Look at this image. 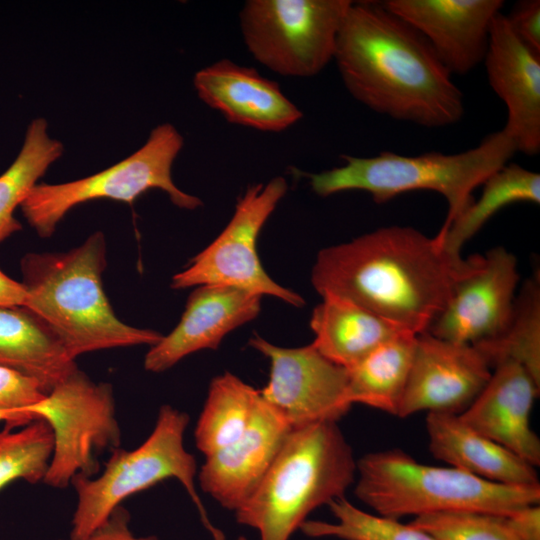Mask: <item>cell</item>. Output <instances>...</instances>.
Masks as SVG:
<instances>
[{"mask_svg": "<svg viewBox=\"0 0 540 540\" xmlns=\"http://www.w3.org/2000/svg\"><path fill=\"white\" fill-rule=\"evenodd\" d=\"M350 95L374 112L428 128L459 122L461 90L428 41L382 1H352L334 51Z\"/></svg>", "mask_w": 540, "mask_h": 540, "instance_id": "obj_1", "label": "cell"}, {"mask_svg": "<svg viewBox=\"0 0 540 540\" xmlns=\"http://www.w3.org/2000/svg\"><path fill=\"white\" fill-rule=\"evenodd\" d=\"M467 264L437 236L389 226L319 251L311 282L321 296L349 300L418 335L446 306Z\"/></svg>", "mask_w": 540, "mask_h": 540, "instance_id": "obj_2", "label": "cell"}, {"mask_svg": "<svg viewBox=\"0 0 540 540\" xmlns=\"http://www.w3.org/2000/svg\"><path fill=\"white\" fill-rule=\"evenodd\" d=\"M106 250L105 237L97 231L67 252L27 253L20 261L25 307L49 327L72 360L99 350L151 347L163 337L115 314L102 283Z\"/></svg>", "mask_w": 540, "mask_h": 540, "instance_id": "obj_3", "label": "cell"}, {"mask_svg": "<svg viewBox=\"0 0 540 540\" xmlns=\"http://www.w3.org/2000/svg\"><path fill=\"white\" fill-rule=\"evenodd\" d=\"M338 422L290 431L262 481L235 513L259 540H290L311 512L345 496L357 460Z\"/></svg>", "mask_w": 540, "mask_h": 540, "instance_id": "obj_4", "label": "cell"}, {"mask_svg": "<svg viewBox=\"0 0 540 540\" xmlns=\"http://www.w3.org/2000/svg\"><path fill=\"white\" fill-rule=\"evenodd\" d=\"M517 152L503 130L485 136L474 148L456 154L429 152L405 156L381 152L372 157L341 155L344 164L319 173L305 174L320 197L344 191L368 192L382 204L400 194L429 190L441 194L448 205L440 230H446L474 201V190L509 163Z\"/></svg>", "mask_w": 540, "mask_h": 540, "instance_id": "obj_5", "label": "cell"}, {"mask_svg": "<svg viewBox=\"0 0 540 540\" xmlns=\"http://www.w3.org/2000/svg\"><path fill=\"white\" fill-rule=\"evenodd\" d=\"M354 493L376 514L394 519L452 512L507 516L540 503V486L494 483L455 467L423 464L396 448L357 460Z\"/></svg>", "mask_w": 540, "mask_h": 540, "instance_id": "obj_6", "label": "cell"}, {"mask_svg": "<svg viewBox=\"0 0 540 540\" xmlns=\"http://www.w3.org/2000/svg\"><path fill=\"white\" fill-rule=\"evenodd\" d=\"M189 415L171 405H162L154 428L133 450L121 447L110 452L97 477L76 475L72 481L77 500L68 537L83 538L97 529L128 497L157 483L176 479L186 490L205 526L216 535L196 490L195 457L184 445Z\"/></svg>", "mask_w": 540, "mask_h": 540, "instance_id": "obj_7", "label": "cell"}, {"mask_svg": "<svg viewBox=\"0 0 540 540\" xmlns=\"http://www.w3.org/2000/svg\"><path fill=\"white\" fill-rule=\"evenodd\" d=\"M183 144L173 125L160 124L142 147L105 170L65 183H37L20 205L22 214L41 238H48L72 208L96 199L132 205L146 191L160 189L175 206L194 210L202 201L180 190L171 175Z\"/></svg>", "mask_w": 540, "mask_h": 540, "instance_id": "obj_8", "label": "cell"}, {"mask_svg": "<svg viewBox=\"0 0 540 540\" xmlns=\"http://www.w3.org/2000/svg\"><path fill=\"white\" fill-rule=\"evenodd\" d=\"M25 411L51 428L53 451L43 479L51 488L68 487L78 474L94 477L98 455L121 447L112 385L93 381L78 366Z\"/></svg>", "mask_w": 540, "mask_h": 540, "instance_id": "obj_9", "label": "cell"}, {"mask_svg": "<svg viewBox=\"0 0 540 540\" xmlns=\"http://www.w3.org/2000/svg\"><path fill=\"white\" fill-rule=\"evenodd\" d=\"M351 0H248L239 22L249 53L287 77H313L333 60Z\"/></svg>", "mask_w": 540, "mask_h": 540, "instance_id": "obj_10", "label": "cell"}, {"mask_svg": "<svg viewBox=\"0 0 540 540\" xmlns=\"http://www.w3.org/2000/svg\"><path fill=\"white\" fill-rule=\"evenodd\" d=\"M287 189L286 180L280 176L248 187L223 231L172 277L171 287L228 286L303 306L305 300L299 294L282 287L266 273L256 249L260 231Z\"/></svg>", "mask_w": 540, "mask_h": 540, "instance_id": "obj_11", "label": "cell"}, {"mask_svg": "<svg viewBox=\"0 0 540 540\" xmlns=\"http://www.w3.org/2000/svg\"><path fill=\"white\" fill-rule=\"evenodd\" d=\"M249 345L270 364L261 398L292 428L338 422L352 407L347 397L348 370L324 357L311 343L277 346L255 335Z\"/></svg>", "mask_w": 540, "mask_h": 540, "instance_id": "obj_12", "label": "cell"}, {"mask_svg": "<svg viewBox=\"0 0 540 540\" xmlns=\"http://www.w3.org/2000/svg\"><path fill=\"white\" fill-rule=\"evenodd\" d=\"M451 296L428 327L449 341L477 344L498 336L511 317L519 282L517 259L504 247L467 258Z\"/></svg>", "mask_w": 540, "mask_h": 540, "instance_id": "obj_13", "label": "cell"}, {"mask_svg": "<svg viewBox=\"0 0 540 540\" xmlns=\"http://www.w3.org/2000/svg\"><path fill=\"white\" fill-rule=\"evenodd\" d=\"M491 373L473 345L420 333L397 417L422 411L460 414L482 391Z\"/></svg>", "mask_w": 540, "mask_h": 540, "instance_id": "obj_14", "label": "cell"}, {"mask_svg": "<svg viewBox=\"0 0 540 540\" xmlns=\"http://www.w3.org/2000/svg\"><path fill=\"white\" fill-rule=\"evenodd\" d=\"M383 5L415 28L452 74L483 62L502 0H386Z\"/></svg>", "mask_w": 540, "mask_h": 540, "instance_id": "obj_15", "label": "cell"}, {"mask_svg": "<svg viewBox=\"0 0 540 540\" xmlns=\"http://www.w3.org/2000/svg\"><path fill=\"white\" fill-rule=\"evenodd\" d=\"M489 84L507 108L503 130L517 151L540 152V54L525 46L498 13L491 24L483 60Z\"/></svg>", "mask_w": 540, "mask_h": 540, "instance_id": "obj_16", "label": "cell"}, {"mask_svg": "<svg viewBox=\"0 0 540 540\" xmlns=\"http://www.w3.org/2000/svg\"><path fill=\"white\" fill-rule=\"evenodd\" d=\"M291 430L260 396L244 433L205 457L197 473L201 490L235 512L256 490Z\"/></svg>", "mask_w": 540, "mask_h": 540, "instance_id": "obj_17", "label": "cell"}, {"mask_svg": "<svg viewBox=\"0 0 540 540\" xmlns=\"http://www.w3.org/2000/svg\"><path fill=\"white\" fill-rule=\"evenodd\" d=\"M261 298L234 287L198 286L189 295L177 326L150 347L145 370L160 373L192 353L217 349L227 334L257 317Z\"/></svg>", "mask_w": 540, "mask_h": 540, "instance_id": "obj_18", "label": "cell"}, {"mask_svg": "<svg viewBox=\"0 0 540 540\" xmlns=\"http://www.w3.org/2000/svg\"><path fill=\"white\" fill-rule=\"evenodd\" d=\"M193 84L202 102L235 125L277 133L303 117L277 82L229 59L218 60L197 71Z\"/></svg>", "mask_w": 540, "mask_h": 540, "instance_id": "obj_19", "label": "cell"}, {"mask_svg": "<svg viewBox=\"0 0 540 540\" xmlns=\"http://www.w3.org/2000/svg\"><path fill=\"white\" fill-rule=\"evenodd\" d=\"M540 384L520 364L504 362L473 402L459 415L478 433L502 445L536 467L540 465V440L530 417Z\"/></svg>", "mask_w": 540, "mask_h": 540, "instance_id": "obj_20", "label": "cell"}, {"mask_svg": "<svg viewBox=\"0 0 540 540\" xmlns=\"http://www.w3.org/2000/svg\"><path fill=\"white\" fill-rule=\"evenodd\" d=\"M425 425L431 454L451 467L494 483L540 486L536 467L469 427L458 414L427 413Z\"/></svg>", "mask_w": 540, "mask_h": 540, "instance_id": "obj_21", "label": "cell"}, {"mask_svg": "<svg viewBox=\"0 0 540 540\" xmlns=\"http://www.w3.org/2000/svg\"><path fill=\"white\" fill-rule=\"evenodd\" d=\"M322 298L310 319L315 334L312 344L324 357L346 369L385 342L410 333L349 300L331 295Z\"/></svg>", "mask_w": 540, "mask_h": 540, "instance_id": "obj_22", "label": "cell"}, {"mask_svg": "<svg viewBox=\"0 0 540 540\" xmlns=\"http://www.w3.org/2000/svg\"><path fill=\"white\" fill-rule=\"evenodd\" d=\"M0 367L34 380L47 394L77 364L38 316L12 306L0 307Z\"/></svg>", "mask_w": 540, "mask_h": 540, "instance_id": "obj_23", "label": "cell"}, {"mask_svg": "<svg viewBox=\"0 0 540 540\" xmlns=\"http://www.w3.org/2000/svg\"><path fill=\"white\" fill-rule=\"evenodd\" d=\"M416 336L401 334L347 369V397L352 405L359 403L397 416L412 365Z\"/></svg>", "mask_w": 540, "mask_h": 540, "instance_id": "obj_24", "label": "cell"}, {"mask_svg": "<svg viewBox=\"0 0 540 540\" xmlns=\"http://www.w3.org/2000/svg\"><path fill=\"white\" fill-rule=\"evenodd\" d=\"M481 196L437 237L453 257L497 212L518 202L540 203V174L516 163H507L482 184Z\"/></svg>", "mask_w": 540, "mask_h": 540, "instance_id": "obj_25", "label": "cell"}, {"mask_svg": "<svg viewBox=\"0 0 540 540\" xmlns=\"http://www.w3.org/2000/svg\"><path fill=\"white\" fill-rule=\"evenodd\" d=\"M259 398V390L234 374L216 376L194 429L197 449L208 457L238 439L250 424Z\"/></svg>", "mask_w": 540, "mask_h": 540, "instance_id": "obj_26", "label": "cell"}, {"mask_svg": "<svg viewBox=\"0 0 540 540\" xmlns=\"http://www.w3.org/2000/svg\"><path fill=\"white\" fill-rule=\"evenodd\" d=\"M47 129L44 118L32 120L18 155L0 175V243L22 229L14 216L16 208L63 153L62 143L51 138Z\"/></svg>", "mask_w": 540, "mask_h": 540, "instance_id": "obj_27", "label": "cell"}, {"mask_svg": "<svg viewBox=\"0 0 540 540\" xmlns=\"http://www.w3.org/2000/svg\"><path fill=\"white\" fill-rule=\"evenodd\" d=\"M491 369L504 362L524 367L540 384V278L525 281L508 324L495 338L473 345Z\"/></svg>", "mask_w": 540, "mask_h": 540, "instance_id": "obj_28", "label": "cell"}, {"mask_svg": "<svg viewBox=\"0 0 540 540\" xmlns=\"http://www.w3.org/2000/svg\"><path fill=\"white\" fill-rule=\"evenodd\" d=\"M328 506L335 521L306 520L300 527L306 536L340 540H437L410 523L361 510L345 496Z\"/></svg>", "mask_w": 540, "mask_h": 540, "instance_id": "obj_29", "label": "cell"}, {"mask_svg": "<svg viewBox=\"0 0 540 540\" xmlns=\"http://www.w3.org/2000/svg\"><path fill=\"white\" fill-rule=\"evenodd\" d=\"M0 430V490L16 480L43 482L53 451V434L41 419Z\"/></svg>", "mask_w": 540, "mask_h": 540, "instance_id": "obj_30", "label": "cell"}, {"mask_svg": "<svg viewBox=\"0 0 540 540\" xmlns=\"http://www.w3.org/2000/svg\"><path fill=\"white\" fill-rule=\"evenodd\" d=\"M410 524L437 540H519L505 516L489 513L428 514L415 517Z\"/></svg>", "mask_w": 540, "mask_h": 540, "instance_id": "obj_31", "label": "cell"}, {"mask_svg": "<svg viewBox=\"0 0 540 540\" xmlns=\"http://www.w3.org/2000/svg\"><path fill=\"white\" fill-rule=\"evenodd\" d=\"M45 395L34 380L0 367V410L25 411Z\"/></svg>", "mask_w": 540, "mask_h": 540, "instance_id": "obj_32", "label": "cell"}, {"mask_svg": "<svg viewBox=\"0 0 540 540\" xmlns=\"http://www.w3.org/2000/svg\"><path fill=\"white\" fill-rule=\"evenodd\" d=\"M505 17L515 36L533 52L540 54V1L520 0Z\"/></svg>", "mask_w": 540, "mask_h": 540, "instance_id": "obj_33", "label": "cell"}, {"mask_svg": "<svg viewBox=\"0 0 540 540\" xmlns=\"http://www.w3.org/2000/svg\"><path fill=\"white\" fill-rule=\"evenodd\" d=\"M131 515L123 506H118L110 516L92 533L83 538L57 540H161L155 535L137 536L130 528Z\"/></svg>", "mask_w": 540, "mask_h": 540, "instance_id": "obj_34", "label": "cell"}, {"mask_svg": "<svg viewBox=\"0 0 540 540\" xmlns=\"http://www.w3.org/2000/svg\"><path fill=\"white\" fill-rule=\"evenodd\" d=\"M506 521L519 540H540V505L524 506L505 516Z\"/></svg>", "mask_w": 540, "mask_h": 540, "instance_id": "obj_35", "label": "cell"}, {"mask_svg": "<svg viewBox=\"0 0 540 540\" xmlns=\"http://www.w3.org/2000/svg\"><path fill=\"white\" fill-rule=\"evenodd\" d=\"M28 294L17 282L0 270V307L26 306Z\"/></svg>", "mask_w": 540, "mask_h": 540, "instance_id": "obj_36", "label": "cell"}, {"mask_svg": "<svg viewBox=\"0 0 540 540\" xmlns=\"http://www.w3.org/2000/svg\"><path fill=\"white\" fill-rule=\"evenodd\" d=\"M35 420L27 411L0 410V422L9 429L20 428Z\"/></svg>", "mask_w": 540, "mask_h": 540, "instance_id": "obj_37", "label": "cell"}, {"mask_svg": "<svg viewBox=\"0 0 540 540\" xmlns=\"http://www.w3.org/2000/svg\"><path fill=\"white\" fill-rule=\"evenodd\" d=\"M237 540H248V539L244 536H240Z\"/></svg>", "mask_w": 540, "mask_h": 540, "instance_id": "obj_38", "label": "cell"}]
</instances>
